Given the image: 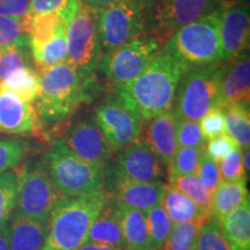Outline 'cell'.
I'll return each mask as SVG.
<instances>
[{
    "mask_svg": "<svg viewBox=\"0 0 250 250\" xmlns=\"http://www.w3.org/2000/svg\"><path fill=\"white\" fill-rule=\"evenodd\" d=\"M176 142L180 147H204L205 139L199 123L196 121L179 120L176 129Z\"/></svg>",
    "mask_w": 250,
    "mask_h": 250,
    "instance_id": "60d3db41",
    "label": "cell"
},
{
    "mask_svg": "<svg viewBox=\"0 0 250 250\" xmlns=\"http://www.w3.org/2000/svg\"><path fill=\"white\" fill-rule=\"evenodd\" d=\"M224 111L226 133L243 149L250 145L249 103H235L221 108Z\"/></svg>",
    "mask_w": 250,
    "mask_h": 250,
    "instance_id": "4316f807",
    "label": "cell"
},
{
    "mask_svg": "<svg viewBox=\"0 0 250 250\" xmlns=\"http://www.w3.org/2000/svg\"><path fill=\"white\" fill-rule=\"evenodd\" d=\"M43 164L55 188L62 196L79 197L104 189V168L81 160L62 139L52 144Z\"/></svg>",
    "mask_w": 250,
    "mask_h": 250,
    "instance_id": "277c9868",
    "label": "cell"
},
{
    "mask_svg": "<svg viewBox=\"0 0 250 250\" xmlns=\"http://www.w3.org/2000/svg\"><path fill=\"white\" fill-rule=\"evenodd\" d=\"M196 176L201 181V183L211 193H213L214 189L220 182V173H219L218 162L212 160L203 152L199 160L198 167L196 169Z\"/></svg>",
    "mask_w": 250,
    "mask_h": 250,
    "instance_id": "7bdbcfd3",
    "label": "cell"
},
{
    "mask_svg": "<svg viewBox=\"0 0 250 250\" xmlns=\"http://www.w3.org/2000/svg\"><path fill=\"white\" fill-rule=\"evenodd\" d=\"M29 145L15 138H0V175L13 169L23 160Z\"/></svg>",
    "mask_w": 250,
    "mask_h": 250,
    "instance_id": "74e56055",
    "label": "cell"
},
{
    "mask_svg": "<svg viewBox=\"0 0 250 250\" xmlns=\"http://www.w3.org/2000/svg\"><path fill=\"white\" fill-rule=\"evenodd\" d=\"M19 187V173L11 169L0 175V228L7 225L14 213Z\"/></svg>",
    "mask_w": 250,
    "mask_h": 250,
    "instance_id": "4dcf8cb0",
    "label": "cell"
},
{
    "mask_svg": "<svg viewBox=\"0 0 250 250\" xmlns=\"http://www.w3.org/2000/svg\"><path fill=\"white\" fill-rule=\"evenodd\" d=\"M118 214L123 234L124 250H153L145 212L118 205Z\"/></svg>",
    "mask_w": 250,
    "mask_h": 250,
    "instance_id": "7402d4cb",
    "label": "cell"
},
{
    "mask_svg": "<svg viewBox=\"0 0 250 250\" xmlns=\"http://www.w3.org/2000/svg\"><path fill=\"white\" fill-rule=\"evenodd\" d=\"M110 196L104 189L79 197H62L48 220L42 250H78L86 243L92 226Z\"/></svg>",
    "mask_w": 250,
    "mask_h": 250,
    "instance_id": "7a4b0ae2",
    "label": "cell"
},
{
    "mask_svg": "<svg viewBox=\"0 0 250 250\" xmlns=\"http://www.w3.org/2000/svg\"><path fill=\"white\" fill-rule=\"evenodd\" d=\"M29 48L0 50V83L22 68L33 66Z\"/></svg>",
    "mask_w": 250,
    "mask_h": 250,
    "instance_id": "8d00e7d4",
    "label": "cell"
},
{
    "mask_svg": "<svg viewBox=\"0 0 250 250\" xmlns=\"http://www.w3.org/2000/svg\"><path fill=\"white\" fill-rule=\"evenodd\" d=\"M205 221L195 220L174 224L162 250H195L199 229Z\"/></svg>",
    "mask_w": 250,
    "mask_h": 250,
    "instance_id": "1f68e13d",
    "label": "cell"
},
{
    "mask_svg": "<svg viewBox=\"0 0 250 250\" xmlns=\"http://www.w3.org/2000/svg\"><path fill=\"white\" fill-rule=\"evenodd\" d=\"M123 1V0H80V2L83 5L89 6L92 8H102L104 6L115 4V2Z\"/></svg>",
    "mask_w": 250,
    "mask_h": 250,
    "instance_id": "bcb514c9",
    "label": "cell"
},
{
    "mask_svg": "<svg viewBox=\"0 0 250 250\" xmlns=\"http://www.w3.org/2000/svg\"><path fill=\"white\" fill-rule=\"evenodd\" d=\"M105 191L118 205L147 212L149 208L160 205L165 191L161 181L139 182L122 177L115 170L111 162H107L103 169Z\"/></svg>",
    "mask_w": 250,
    "mask_h": 250,
    "instance_id": "7c38bea8",
    "label": "cell"
},
{
    "mask_svg": "<svg viewBox=\"0 0 250 250\" xmlns=\"http://www.w3.org/2000/svg\"><path fill=\"white\" fill-rule=\"evenodd\" d=\"M236 146L239 145L227 133H224L221 136L208 140L204 146V153L213 161L219 162Z\"/></svg>",
    "mask_w": 250,
    "mask_h": 250,
    "instance_id": "ee69618b",
    "label": "cell"
},
{
    "mask_svg": "<svg viewBox=\"0 0 250 250\" xmlns=\"http://www.w3.org/2000/svg\"><path fill=\"white\" fill-rule=\"evenodd\" d=\"M62 140L81 160L99 167L104 168L115 152L92 120L74 122Z\"/></svg>",
    "mask_w": 250,
    "mask_h": 250,
    "instance_id": "9a60e30c",
    "label": "cell"
},
{
    "mask_svg": "<svg viewBox=\"0 0 250 250\" xmlns=\"http://www.w3.org/2000/svg\"><path fill=\"white\" fill-rule=\"evenodd\" d=\"M228 62L229 64L227 66L221 64L218 108L235 103H249L250 61L248 51Z\"/></svg>",
    "mask_w": 250,
    "mask_h": 250,
    "instance_id": "e0dca14e",
    "label": "cell"
},
{
    "mask_svg": "<svg viewBox=\"0 0 250 250\" xmlns=\"http://www.w3.org/2000/svg\"><path fill=\"white\" fill-rule=\"evenodd\" d=\"M195 250H230L217 219L211 217L202 225L196 240Z\"/></svg>",
    "mask_w": 250,
    "mask_h": 250,
    "instance_id": "f35d334b",
    "label": "cell"
},
{
    "mask_svg": "<svg viewBox=\"0 0 250 250\" xmlns=\"http://www.w3.org/2000/svg\"><path fill=\"white\" fill-rule=\"evenodd\" d=\"M146 213V223L153 250H162L173 229L174 223L161 205L149 208Z\"/></svg>",
    "mask_w": 250,
    "mask_h": 250,
    "instance_id": "f546056e",
    "label": "cell"
},
{
    "mask_svg": "<svg viewBox=\"0 0 250 250\" xmlns=\"http://www.w3.org/2000/svg\"><path fill=\"white\" fill-rule=\"evenodd\" d=\"M86 243L104 245L124 249L123 234H122L118 205L111 199L94 220L89 228Z\"/></svg>",
    "mask_w": 250,
    "mask_h": 250,
    "instance_id": "44dd1931",
    "label": "cell"
},
{
    "mask_svg": "<svg viewBox=\"0 0 250 250\" xmlns=\"http://www.w3.org/2000/svg\"><path fill=\"white\" fill-rule=\"evenodd\" d=\"M161 49L162 44L155 37L143 35L105 55L100 66L108 80L118 87L147 70Z\"/></svg>",
    "mask_w": 250,
    "mask_h": 250,
    "instance_id": "8fae6325",
    "label": "cell"
},
{
    "mask_svg": "<svg viewBox=\"0 0 250 250\" xmlns=\"http://www.w3.org/2000/svg\"><path fill=\"white\" fill-rule=\"evenodd\" d=\"M30 0H0V15L22 20L27 17Z\"/></svg>",
    "mask_w": 250,
    "mask_h": 250,
    "instance_id": "f6af8a7d",
    "label": "cell"
},
{
    "mask_svg": "<svg viewBox=\"0 0 250 250\" xmlns=\"http://www.w3.org/2000/svg\"><path fill=\"white\" fill-rule=\"evenodd\" d=\"M78 250H124L122 248H117V247H110L104 245H95V243H85L81 246Z\"/></svg>",
    "mask_w": 250,
    "mask_h": 250,
    "instance_id": "7dc6e473",
    "label": "cell"
},
{
    "mask_svg": "<svg viewBox=\"0 0 250 250\" xmlns=\"http://www.w3.org/2000/svg\"><path fill=\"white\" fill-rule=\"evenodd\" d=\"M34 64L39 71L49 68L67 61L66 27L62 28L54 39L41 45H29Z\"/></svg>",
    "mask_w": 250,
    "mask_h": 250,
    "instance_id": "83f0119b",
    "label": "cell"
},
{
    "mask_svg": "<svg viewBox=\"0 0 250 250\" xmlns=\"http://www.w3.org/2000/svg\"><path fill=\"white\" fill-rule=\"evenodd\" d=\"M13 48H29L23 19L19 20L0 15V50Z\"/></svg>",
    "mask_w": 250,
    "mask_h": 250,
    "instance_id": "836d02e7",
    "label": "cell"
},
{
    "mask_svg": "<svg viewBox=\"0 0 250 250\" xmlns=\"http://www.w3.org/2000/svg\"><path fill=\"white\" fill-rule=\"evenodd\" d=\"M94 122L114 151H121L139 139L143 131V121L120 100L100 104Z\"/></svg>",
    "mask_w": 250,
    "mask_h": 250,
    "instance_id": "4fadbf2b",
    "label": "cell"
},
{
    "mask_svg": "<svg viewBox=\"0 0 250 250\" xmlns=\"http://www.w3.org/2000/svg\"><path fill=\"white\" fill-rule=\"evenodd\" d=\"M199 126H201L202 134L205 140H210L226 133L223 109L215 107L208 110L202 117Z\"/></svg>",
    "mask_w": 250,
    "mask_h": 250,
    "instance_id": "b9f144b4",
    "label": "cell"
},
{
    "mask_svg": "<svg viewBox=\"0 0 250 250\" xmlns=\"http://www.w3.org/2000/svg\"><path fill=\"white\" fill-rule=\"evenodd\" d=\"M59 196L43 162L34 164L19 173L17 204L13 215L48 223Z\"/></svg>",
    "mask_w": 250,
    "mask_h": 250,
    "instance_id": "30bf717a",
    "label": "cell"
},
{
    "mask_svg": "<svg viewBox=\"0 0 250 250\" xmlns=\"http://www.w3.org/2000/svg\"><path fill=\"white\" fill-rule=\"evenodd\" d=\"M224 2H229V1H245V0H223Z\"/></svg>",
    "mask_w": 250,
    "mask_h": 250,
    "instance_id": "f907efd6",
    "label": "cell"
},
{
    "mask_svg": "<svg viewBox=\"0 0 250 250\" xmlns=\"http://www.w3.org/2000/svg\"><path fill=\"white\" fill-rule=\"evenodd\" d=\"M169 186L176 188L190 199H192L203 210L211 212L212 193L201 183L196 175H186L169 181Z\"/></svg>",
    "mask_w": 250,
    "mask_h": 250,
    "instance_id": "e575fe53",
    "label": "cell"
},
{
    "mask_svg": "<svg viewBox=\"0 0 250 250\" xmlns=\"http://www.w3.org/2000/svg\"><path fill=\"white\" fill-rule=\"evenodd\" d=\"M223 0H148L147 28L162 46L175 31L223 7Z\"/></svg>",
    "mask_w": 250,
    "mask_h": 250,
    "instance_id": "ba28073f",
    "label": "cell"
},
{
    "mask_svg": "<svg viewBox=\"0 0 250 250\" xmlns=\"http://www.w3.org/2000/svg\"><path fill=\"white\" fill-rule=\"evenodd\" d=\"M148 0H123L98 8L100 45L103 57L144 35L147 29Z\"/></svg>",
    "mask_w": 250,
    "mask_h": 250,
    "instance_id": "52a82bcc",
    "label": "cell"
},
{
    "mask_svg": "<svg viewBox=\"0 0 250 250\" xmlns=\"http://www.w3.org/2000/svg\"><path fill=\"white\" fill-rule=\"evenodd\" d=\"M250 9L246 1L225 2L221 7L220 43L223 62H232L248 51Z\"/></svg>",
    "mask_w": 250,
    "mask_h": 250,
    "instance_id": "5bb4252c",
    "label": "cell"
},
{
    "mask_svg": "<svg viewBox=\"0 0 250 250\" xmlns=\"http://www.w3.org/2000/svg\"><path fill=\"white\" fill-rule=\"evenodd\" d=\"M67 62L83 76L88 77L101 64L98 8L83 5L66 26Z\"/></svg>",
    "mask_w": 250,
    "mask_h": 250,
    "instance_id": "9c48e42d",
    "label": "cell"
},
{
    "mask_svg": "<svg viewBox=\"0 0 250 250\" xmlns=\"http://www.w3.org/2000/svg\"><path fill=\"white\" fill-rule=\"evenodd\" d=\"M24 29L29 37V45H41L51 41L62 28L66 27L57 13L27 15L23 18Z\"/></svg>",
    "mask_w": 250,
    "mask_h": 250,
    "instance_id": "484cf974",
    "label": "cell"
},
{
    "mask_svg": "<svg viewBox=\"0 0 250 250\" xmlns=\"http://www.w3.org/2000/svg\"><path fill=\"white\" fill-rule=\"evenodd\" d=\"M115 170L125 179L139 182H154L164 176L162 164L143 139H137L117 154L112 161Z\"/></svg>",
    "mask_w": 250,
    "mask_h": 250,
    "instance_id": "2e32d148",
    "label": "cell"
},
{
    "mask_svg": "<svg viewBox=\"0 0 250 250\" xmlns=\"http://www.w3.org/2000/svg\"><path fill=\"white\" fill-rule=\"evenodd\" d=\"M219 162V173L223 181L246 180V171L242 164V148L240 146L233 148Z\"/></svg>",
    "mask_w": 250,
    "mask_h": 250,
    "instance_id": "ab89813d",
    "label": "cell"
},
{
    "mask_svg": "<svg viewBox=\"0 0 250 250\" xmlns=\"http://www.w3.org/2000/svg\"><path fill=\"white\" fill-rule=\"evenodd\" d=\"M160 205L165 208L168 217L174 224L195 220L206 221L212 217L211 212L203 210L192 199L169 184L165 186Z\"/></svg>",
    "mask_w": 250,
    "mask_h": 250,
    "instance_id": "603a6c76",
    "label": "cell"
},
{
    "mask_svg": "<svg viewBox=\"0 0 250 250\" xmlns=\"http://www.w3.org/2000/svg\"><path fill=\"white\" fill-rule=\"evenodd\" d=\"M0 250H11L8 241L7 225L0 228Z\"/></svg>",
    "mask_w": 250,
    "mask_h": 250,
    "instance_id": "c3c4849f",
    "label": "cell"
},
{
    "mask_svg": "<svg viewBox=\"0 0 250 250\" xmlns=\"http://www.w3.org/2000/svg\"><path fill=\"white\" fill-rule=\"evenodd\" d=\"M249 202V191L246 180L223 181L221 180L212 193V217L221 220L225 215Z\"/></svg>",
    "mask_w": 250,
    "mask_h": 250,
    "instance_id": "d4e9b609",
    "label": "cell"
},
{
    "mask_svg": "<svg viewBox=\"0 0 250 250\" xmlns=\"http://www.w3.org/2000/svg\"><path fill=\"white\" fill-rule=\"evenodd\" d=\"M35 108L13 93L0 90V133L31 134L39 129Z\"/></svg>",
    "mask_w": 250,
    "mask_h": 250,
    "instance_id": "ac0fdd59",
    "label": "cell"
},
{
    "mask_svg": "<svg viewBox=\"0 0 250 250\" xmlns=\"http://www.w3.org/2000/svg\"><path fill=\"white\" fill-rule=\"evenodd\" d=\"M221 8L187 24L166 42L164 48L188 67L223 62L220 43Z\"/></svg>",
    "mask_w": 250,
    "mask_h": 250,
    "instance_id": "5b68a950",
    "label": "cell"
},
{
    "mask_svg": "<svg viewBox=\"0 0 250 250\" xmlns=\"http://www.w3.org/2000/svg\"><path fill=\"white\" fill-rule=\"evenodd\" d=\"M177 118L174 110H168L147 121L144 129V142L148 145L162 165H168L177 151Z\"/></svg>",
    "mask_w": 250,
    "mask_h": 250,
    "instance_id": "d6986e66",
    "label": "cell"
},
{
    "mask_svg": "<svg viewBox=\"0 0 250 250\" xmlns=\"http://www.w3.org/2000/svg\"><path fill=\"white\" fill-rule=\"evenodd\" d=\"M80 6V0H30L27 15L57 13L67 26Z\"/></svg>",
    "mask_w": 250,
    "mask_h": 250,
    "instance_id": "d590c367",
    "label": "cell"
},
{
    "mask_svg": "<svg viewBox=\"0 0 250 250\" xmlns=\"http://www.w3.org/2000/svg\"><path fill=\"white\" fill-rule=\"evenodd\" d=\"M7 230L11 250H42L48 234V223L12 215Z\"/></svg>",
    "mask_w": 250,
    "mask_h": 250,
    "instance_id": "ffe728a7",
    "label": "cell"
},
{
    "mask_svg": "<svg viewBox=\"0 0 250 250\" xmlns=\"http://www.w3.org/2000/svg\"><path fill=\"white\" fill-rule=\"evenodd\" d=\"M249 158H250L249 148H247V149H245V153H242V164H243V168H245V171H247V179H248L249 170H250Z\"/></svg>",
    "mask_w": 250,
    "mask_h": 250,
    "instance_id": "681fc988",
    "label": "cell"
},
{
    "mask_svg": "<svg viewBox=\"0 0 250 250\" xmlns=\"http://www.w3.org/2000/svg\"><path fill=\"white\" fill-rule=\"evenodd\" d=\"M221 64L192 66L184 72L173 103L179 120L198 122L208 110L218 107Z\"/></svg>",
    "mask_w": 250,
    "mask_h": 250,
    "instance_id": "8992f818",
    "label": "cell"
},
{
    "mask_svg": "<svg viewBox=\"0 0 250 250\" xmlns=\"http://www.w3.org/2000/svg\"><path fill=\"white\" fill-rule=\"evenodd\" d=\"M204 147H180L168 164V180L195 175Z\"/></svg>",
    "mask_w": 250,
    "mask_h": 250,
    "instance_id": "d6a6232c",
    "label": "cell"
},
{
    "mask_svg": "<svg viewBox=\"0 0 250 250\" xmlns=\"http://www.w3.org/2000/svg\"><path fill=\"white\" fill-rule=\"evenodd\" d=\"M218 223L230 250H250L249 202L229 212Z\"/></svg>",
    "mask_w": 250,
    "mask_h": 250,
    "instance_id": "cb8c5ba5",
    "label": "cell"
},
{
    "mask_svg": "<svg viewBox=\"0 0 250 250\" xmlns=\"http://www.w3.org/2000/svg\"><path fill=\"white\" fill-rule=\"evenodd\" d=\"M188 68L162 46L147 70L131 83L117 87L118 100L142 121L152 120L170 110L177 85Z\"/></svg>",
    "mask_w": 250,
    "mask_h": 250,
    "instance_id": "6da1fadb",
    "label": "cell"
},
{
    "mask_svg": "<svg viewBox=\"0 0 250 250\" xmlns=\"http://www.w3.org/2000/svg\"><path fill=\"white\" fill-rule=\"evenodd\" d=\"M39 73V96L35 111L42 123L66 120L89 99V78L83 76L67 61Z\"/></svg>",
    "mask_w": 250,
    "mask_h": 250,
    "instance_id": "3957f363",
    "label": "cell"
},
{
    "mask_svg": "<svg viewBox=\"0 0 250 250\" xmlns=\"http://www.w3.org/2000/svg\"><path fill=\"white\" fill-rule=\"evenodd\" d=\"M0 90L13 93L33 104L39 96V73L33 66L15 72L0 83Z\"/></svg>",
    "mask_w": 250,
    "mask_h": 250,
    "instance_id": "f1b7e54d",
    "label": "cell"
}]
</instances>
